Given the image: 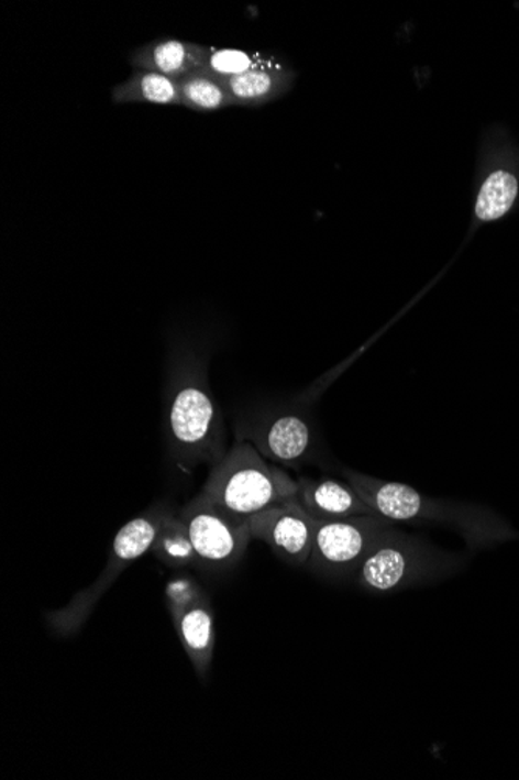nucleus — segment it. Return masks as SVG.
<instances>
[{
  "label": "nucleus",
  "instance_id": "obj_1",
  "mask_svg": "<svg viewBox=\"0 0 519 780\" xmlns=\"http://www.w3.org/2000/svg\"><path fill=\"white\" fill-rule=\"evenodd\" d=\"M172 455L183 469L216 466L228 453L221 408L210 392L206 360L194 344L176 341L167 389Z\"/></svg>",
  "mask_w": 519,
  "mask_h": 780
},
{
  "label": "nucleus",
  "instance_id": "obj_7",
  "mask_svg": "<svg viewBox=\"0 0 519 780\" xmlns=\"http://www.w3.org/2000/svg\"><path fill=\"white\" fill-rule=\"evenodd\" d=\"M178 515L187 525L201 569L223 572L235 568L254 541L250 519L225 512L202 491Z\"/></svg>",
  "mask_w": 519,
  "mask_h": 780
},
{
  "label": "nucleus",
  "instance_id": "obj_4",
  "mask_svg": "<svg viewBox=\"0 0 519 780\" xmlns=\"http://www.w3.org/2000/svg\"><path fill=\"white\" fill-rule=\"evenodd\" d=\"M172 512L173 509L167 505L153 506L117 531L107 564L97 580L75 594L66 606L45 615V620L56 636L70 637L80 633L101 597L112 587L117 579L131 564L152 551L157 532Z\"/></svg>",
  "mask_w": 519,
  "mask_h": 780
},
{
  "label": "nucleus",
  "instance_id": "obj_12",
  "mask_svg": "<svg viewBox=\"0 0 519 780\" xmlns=\"http://www.w3.org/2000/svg\"><path fill=\"white\" fill-rule=\"evenodd\" d=\"M173 625L198 678L206 681L216 651V614L209 595L172 615Z\"/></svg>",
  "mask_w": 519,
  "mask_h": 780
},
{
  "label": "nucleus",
  "instance_id": "obj_9",
  "mask_svg": "<svg viewBox=\"0 0 519 780\" xmlns=\"http://www.w3.org/2000/svg\"><path fill=\"white\" fill-rule=\"evenodd\" d=\"M318 520L295 498L265 509L250 519L252 539L266 543L278 560L307 568Z\"/></svg>",
  "mask_w": 519,
  "mask_h": 780
},
{
  "label": "nucleus",
  "instance_id": "obj_15",
  "mask_svg": "<svg viewBox=\"0 0 519 780\" xmlns=\"http://www.w3.org/2000/svg\"><path fill=\"white\" fill-rule=\"evenodd\" d=\"M180 101L188 110L209 112L231 107L233 100L223 80L206 70L188 75L178 81Z\"/></svg>",
  "mask_w": 519,
  "mask_h": 780
},
{
  "label": "nucleus",
  "instance_id": "obj_6",
  "mask_svg": "<svg viewBox=\"0 0 519 780\" xmlns=\"http://www.w3.org/2000/svg\"><path fill=\"white\" fill-rule=\"evenodd\" d=\"M394 528L393 520L378 515L318 523L313 550L305 569L321 579L353 580Z\"/></svg>",
  "mask_w": 519,
  "mask_h": 780
},
{
  "label": "nucleus",
  "instance_id": "obj_16",
  "mask_svg": "<svg viewBox=\"0 0 519 780\" xmlns=\"http://www.w3.org/2000/svg\"><path fill=\"white\" fill-rule=\"evenodd\" d=\"M285 78L276 69L252 66L247 73L224 81L231 94L233 103H260L269 99L280 89Z\"/></svg>",
  "mask_w": 519,
  "mask_h": 780
},
{
  "label": "nucleus",
  "instance_id": "obj_8",
  "mask_svg": "<svg viewBox=\"0 0 519 780\" xmlns=\"http://www.w3.org/2000/svg\"><path fill=\"white\" fill-rule=\"evenodd\" d=\"M235 438L251 442L266 460L280 468H302L318 450L314 427L299 411H273L244 419L236 426Z\"/></svg>",
  "mask_w": 519,
  "mask_h": 780
},
{
  "label": "nucleus",
  "instance_id": "obj_17",
  "mask_svg": "<svg viewBox=\"0 0 519 780\" xmlns=\"http://www.w3.org/2000/svg\"><path fill=\"white\" fill-rule=\"evenodd\" d=\"M518 183L507 172H496L485 182L476 202V216L483 221L501 219L514 205Z\"/></svg>",
  "mask_w": 519,
  "mask_h": 780
},
{
  "label": "nucleus",
  "instance_id": "obj_10",
  "mask_svg": "<svg viewBox=\"0 0 519 780\" xmlns=\"http://www.w3.org/2000/svg\"><path fill=\"white\" fill-rule=\"evenodd\" d=\"M296 501L318 523L375 515L347 480L330 477L297 479Z\"/></svg>",
  "mask_w": 519,
  "mask_h": 780
},
{
  "label": "nucleus",
  "instance_id": "obj_2",
  "mask_svg": "<svg viewBox=\"0 0 519 780\" xmlns=\"http://www.w3.org/2000/svg\"><path fill=\"white\" fill-rule=\"evenodd\" d=\"M201 491L225 512L251 519L295 498L297 480L266 460L251 442L235 441L223 460L210 469Z\"/></svg>",
  "mask_w": 519,
  "mask_h": 780
},
{
  "label": "nucleus",
  "instance_id": "obj_3",
  "mask_svg": "<svg viewBox=\"0 0 519 780\" xmlns=\"http://www.w3.org/2000/svg\"><path fill=\"white\" fill-rule=\"evenodd\" d=\"M456 558L438 546L394 528L356 573V586L368 594H395L445 579Z\"/></svg>",
  "mask_w": 519,
  "mask_h": 780
},
{
  "label": "nucleus",
  "instance_id": "obj_19",
  "mask_svg": "<svg viewBox=\"0 0 519 780\" xmlns=\"http://www.w3.org/2000/svg\"><path fill=\"white\" fill-rule=\"evenodd\" d=\"M207 592L205 589L195 583L194 580L184 576V579L172 580L165 589V598H167L168 611L170 615L179 613V611L186 609V607L194 605L199 598L205 597Z\"/></svg>",
  "mask_w": 519,
  "mask_h": 780
},
{
  "label": "nucleus",
  "instance_id": "obj_18",
  "mask_svg": "<svg viewBox=\"0 0 519 780\" xmlns=\"http://www.w3.org/2000/svg\"><path fill=\"white\" fill-rule=\"evenodd\" d=\"M254 66V58L236 48H210L205 69L207 74L228 81L239 77Z\"/></svg>",
  "mask_w": 519,
  "mask_h": 780
},
{
  "label": "nucleus",
  "instance_id": "obj_13",
  "mask_svg": "<svg viewBox=\"0 0 519 780\" xmlns=\"http://www.w3.org/2000/svg\"><path fill=\"white\" fill-rule=\"evenodd\" d=\"M114 105L152 103L161 107H183L179 84L152 70L134 69L126 80L112 88Z\"/></svg>",
  "mask_w": 519,
  "mask_h": 780
},
{
  "label": "nucleus",
  "instance_id": "obj_5",
  "mask_svg": "<svg viewBox=\"0 0 519 780\" xmlns=\"http://www.w3.org/2000/svg\"><path fill=\"white\" fill-rule=\"evenodd\" d=\"M342 474L375 515L395 524L438 525L466 538L483 536V516L476 515L470 506L428 497L405 483L372 477L353 469H344Z\"/></svg>",
  "mask_w": 519,
  "mask_h": 780
},
{
  "label": "nucleus",
  "instance_id": "obj_11",
  "mask_svg": "<svg viewBox=\"0 0 519 780\" xmlns=\"http://www.w3.org/2000/svg\"><path fill=\"white\" fill-rule=\"evenodd\" d=\"M210 47L176 37H161L131 52L134 69L152 70L179 81L205 69Z\"/></svg>",
  "mask_w": 519,
  "mask_h": 780
},
{
  "label": "nucleus",
  "instance_id": "obj_14",
  "mask_svg": "<svg viewBox=\"0 0 519 780\" xmlns=\"http://www.w3.org/2000/svg\"><path fill=\"white\" fill-rule=\"evenodd\" d=\"M150 553H153L157 560L164 562L168 568L201 569V562H199L194 542H191L190 535H188L187 525L175 512H172L162 524Z\"/></svg>",
  "mask_w": 519,
  "mask_h": 780
}]
</instances>
